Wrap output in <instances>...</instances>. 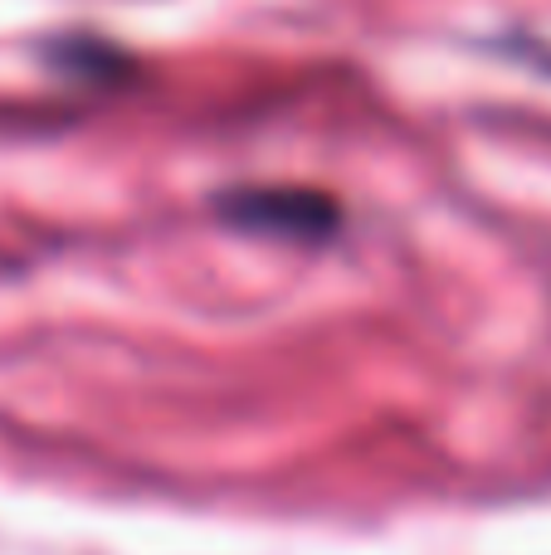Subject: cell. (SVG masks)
Listing matches in <instances>:
<instances>
[]
</instances>
